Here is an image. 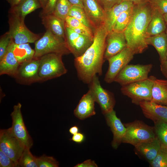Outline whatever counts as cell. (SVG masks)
Returning <instances> with one entry per match:
<instances>
[{
  "mask_svg": "<svg viewBox=\"0 0 167 167\" xmlns=\"http://www.w3.org/2000/svg\"><path fill=\"white\" fill-rule=\"evenodd\" d=\"M0 167H17V164L0 149Z\"/></svg>",
  "mask_w": 167,
  "mask_h": 167,
  "instance_id": "obj_39",
  "label": "cell"
},
{
  "mask_svg": "<svg viewBox=\"0 0 167 167\" xmlns=\"http://www.w3.org/2000/svg\"><path fill=\"white\" fill-rule=\"evenodd\" d=\"M144 116L154 122L167 123V105H158L150 101H144L139 104Z\"/></svg>",
  "mask_w": 167,
  "mask_h": 167,
  "instance_id": "obj_17",
  "label": "cell"
},
{
  "mask_svg": "<svg viewBox=\"0 0 167 167\" xmlns=\"http://www.w3.org/2000/svg\"><path fill=\"white\" fill-rule=\"evenodd\" d=\"M84 9L93 28L103 24L105 12L96 0H83Z\"/></svg>",
  "mask_w": 167,
  "mask_h": 167,
  "instance_id": "obj_16",
  "label": "cell"
},
{
  "mask_svg": "<svg viewBox=\"0 0 167 167\" xmlns=\"http://www.w3.org/2000/svg\"><path fill=\"white\" fill-rule=\"evenodd\" d=\"M85 136L82 133L78 132L73 135L71 140L78 143H81L85 139Z\"/></svg>",
  "mask_w": 167,
  "mask_h": 167,
  "instance_id": "obj_43",
  "label": "cell"
},
{
  "mask_svg": "<svg viewBox=\"0 0 167 167\" xmlns=\"http://www.w3.org/2000/svg\"><path fill=\"white\" fill-rule=\"evenodd\" d=\"M150 101L155 104L167 105V80L156 79L152 91Z\"/></svg>",
  "mask_w": 167,
  "mask_h": 167,
  "instance_id": "obj_25",
  "label": "cell"
},
{
  "mask_svg": "<svg viewBox=\"0 0 167 167\" xmlns=\"http://www.w3.org/2000/svg\"><path fill=\"white\" fill-rule=\"evenodd\" d=\"M42 23L46 30L53 34L65 39V21L56 16L53 14L40 16Z\"/></svg>",
  "mask_w": 167,
  "mask_h": 167,
  "instance_id": "obj_22",
  "label": "cell"
},
{
  "mask_svg": "<svg viewBox=\"0 0 167 167\" xmlns=\"http://www.w3.org/2000/svg\"><path fill=\"white\" fill-rule=\"evenodd\" d=\"M148 45L153 46L157 51L160 62L165 61L167 54V34L165 32L159 34L147 37L146 40Z\"/></svg>",
  "mask_w": 167,
  "mask_h": 167,
  "instance_id": "obj_27",
  "label": "cell"
},
{
  "mask_svg": "<svg viewBox=\"0 0 167 167\" xmlns=\"http://www.w3.org/2000/svg\"><path fill=\"white\" fill-rule=\"evenodd\" d=\"M95 100L88 90L80 100L74 111L75 116L80 120H84L96 114Z\"/></svg>",
  "mask_w": 167,
  "mask_h": 167,
  "instance_id": "obj_19",
  "label": "cell"
},
{
  "mask_svg": "<svg viewBox=\"0 0 167 167\" xmlns=\"http://www.w3.org/2000/svg\"><path fill=\"white\" fill-rule=\"evenodd\" d=\"M160 66L162 73L167 78V54L166 59L165 61L161 62Z\"/></svg>",
  "mask_w": 167,
  "mask_h": 167,
  "instance_id": "obj_44",
  "label": "cell"
},
{
  "mask_svg": "<svg viewBox=\"0 0 167 167\" xmlns=\"http://www.w3.org/2000/svg\"><path fill=\"white\" fill-rule=\"evenodd\" d=\"M8 23V32L15 44L35 43L40 38L39 34L33 33L27 27L24 20L12 13H9Z\"/></svg>",
  "mask_w": 167,
  "mask_h": 167,
  "instance_id": "obj_7",
  "label": "cell"
},
{
  "mask_svg": "<svg viewBox=\"0 0 167 167\" xmlns=\"http://www.w3.org/2000/svg\"><path fill=\"white\" fill-rule=\"evenodd\" d=\"M165 32L166 33V34H167V28H166V31H165Z\"/></svg>",
  "mask_w": 167,
  "mask_h": 167,
  "instance_id": "obj_51",
  "label": "cell"
},
{
  "mask_svg": "<svg viewBox=\"0 0 167 167\" xmlns=\"http://www.w3.org/2000/svg\"><path fill=\"white\" fill-rule=\"evenodd\" d=\"M125 134L122 143L135 146L137 144L156 137L154 127L148 126L138 120L126 124Z\"/></svg>",
  "mask_w": 167,
  "mask_h": 167,
  "instance_id": "obj_6",
  "label": "cell"
},
{
  "mask_svg": "<svg viewBox=\"0 0 167 167\" xmlns=\"http://www.w3.org/2000/svg\"><path fill=\"white\" fill-rule=\"evenodd\" d=\"M127 47L124 32L111 31L108 33L106 38L104 61L120 53Z\"/></svg>",
  "mask_w": 167,
  "mask_h": 167,
  "instance_id": "obj_15",
  "label": "cell"
},
{
  "mask_svg": "<svg viewBox=\"0 0 167 167\" xmlns=\"http://www.w3.org/2000/svg\"><path fill=\"white\" fill-rule=\"evenodd\" d=\"M39 58L32 59L20 64L14 77L19 84L29 85L40 82L38 75Z\"/></svg>",
  "mask_w": 167,
  "mask_h": 167,
  "instance_id": "obj_14",
  "label": "cell"
},
{
  "mask_svg": "<svg viewBox=\"0 0 167 167\" xmlns=\"http://www.w3.org/2000/svg\"><path fill=\"white\" fill-rule=\"evenodd\" d=\"M25 148L12 134L10 128L0 131V149L15 162H18Z\"/></svg>",
  "mask_w": 167,
  "mask_h": 167,
  "instance_id": "obj_11",
  "label": "cell"
},
{
  "mask_svg": "<svg viewBox=\"0 0 167 167\" xmlns=\"http://www.w3.org/2000/svg\"><path fill=\"white\" fill-rule=\"evenodd\" d=\"M41 5L42 8L44 9L46 6L48 0H39Z\"/></svg>",
  "mask_w": 167,
  "mask_h": 167,
  "instance_id": "obj_49",
  "label": "cell"
},
{
  "mask_svg": "<svg viewBox=\"0 0 167 167\" xmlns=\"http://www.w3.org/2000/svg\"><path fill=\"white\" fill-rule=\"evenodd\" d=\"M65 26L70 28H77L84 29L87 31L92 32V29L86 26L76 19L68 16L65 19Z\"/></svg>",
  "mask_w": 167,
  "mask_h": 167,
  "instance_id": "obj_37",
  "label": "cell"
},
{
  "mask_svg": "<svg viewBox=\"0 0 167 167\" xmlns=\"http://www.w3.org/2000/svg\"><path fill=\"white\" fill-rule=\"evenodd\" d=\"M132 2L134 5L147 2L149 0H126Z\"/></svg>",
  "mask_w": 167,
  "mask_h": 167,
  "instance_id": "obj_48",
  "label": "cell"
},
{
  "mask_svg": "<svg viewBox=\"0 0 167 167\" xmlns=\"http://www.w3.org/2000/svg\"><path fill=\"white\" fill-rule=\"evenodd\" d=\"M108 33L104 24L96 28L92 44L82 55L75 59L78 76L85 84H89L95 76L102 74Z\"/></svg>",
  "mask_w": 167,
  "mask_h": 167,
  "instance_id": "obj_1",
  "label": "cell"
},
{
  "mask_svg": "<svg viewBox=\"0 0 167 167\" xmlns=\"http://www.w3.org/2000/svg\"><path fill=\"white\" fill-rule=\"evenodd\" d=\"M152 10L149 1L134 5L133 7L131 18L124 32L127 47L135 54L142 53L148 47L146 32Z\"/></svg>",
  "mask_w": 167,
  "mask_h": 167,
  "instance_id": "obj_2",
  "label": "cell"
},
{
  "mask_svg": "<svg viewBox=\"0 0 167 167\" xmlns=\"http://www.w3.org/2000/svg\"><path fill=\"white\" fill-rule=\"evenodd\" d=\"M154 123V128L156 136L161 144L167 146V123L157 122Z\"/></svg>",
  "mask_w": 167,
  "mask_h": 167,
  "instance_id": "obj_34",
  "label": "cell"
},
{
  "mask_svg": "<svg viewBox=\"0 0 167 167\" xmlns=\"http://www.w3.org/2000/svg\"><path fill=\"white\" fill-rule=\"evenodd\" d=\"M156 79L154 76H151L145 79L122 86L121 92L137 105H139L142 102L150 101L152 88Z\"/></svg>",
  "mask_w": 167,
  "mask_h": 167,
  "instance_id": "obj_5",
  "label": "cell"
},
{
  "mask_svg": "<svg viewBox=\"0 0 167 167\" xmlns=\"http://www.w3.org/2000/svg\"><path fill=\"white\" fill-rule=\"evenodd\" d=\"M152 9V17L146 32L147 37L165 32L167 27L163 15L157 10Z\"/></svg>",
  "mask_w": 167,
  "mask_h": 167,
  "instance_id": "obj_26",
  "label": "cell"
},
{
  "mask_svg": "<svg viewBox=\"0 0 167 167\" xmlns=\"http://www.w3.org/2000/svg\"><path fill=\"white\" fill-rule=\"evenodd\" d=\"M89 90L95 102L99 105L105 114L113 110L115 104L113 94L101 86L97 75L95 76L88 84Z\"/></svg>",
  "mask_w": 167,
  "mask_h": 167,
  "instance_id": "obj_9",
  "label": "cell"
},
{
  "mask_svg": "<svg viewBox=\"0 0 167 167\" xmlns=\"http://www.w3.org/2000/svg\"><path fill=\"white\" fill-rule=\"evenodd\" d=\"M103 9L106 11L124 0H96Z\"/></svg>",
  "mask_w": 167,
  "mask_h": 167,
  "instance_id": "obj_40",
  "label": "cell"
},
{
  "mask_svg": "<svg viewBox=\"0 0 167 167\" xmlns=\"http://www.w3.org/2000/svg\"><path fill=\"white\" fill-rule=\"evenodd\" d=\"M150 164L152 167H167V146L161 144L158 153Z\"/></svg>",
  "mask_w": 167,
  "mask_h": 167,
  "instance_id": "obj_33",
  "label": "cell"
},
{
  "mask_svg": "<svg viewBox=\"0 0 167 167\" xmlns=\"http://www.w3.org/2000/svg\"><path fill=\"white\" fill-rule=\"evenodd\" d=\"M148 1L152 8L157 10L162 15L167 13V0H149Z\"/></svg>",
  "mask_w": 167,
  "mask_h": 167,
  "instance_id": "obj_38",
  "label": "cell"
},
{
  "mask_svg": "<svg viewBox=\"0 0 167 167\" xmlns=\"http://www.w3.org/2000/svg\"><path fill=\"white\" fill-rule=\"evenodd\" d=\"M62 56L59 54L50 53L39 58L40 82L59 77L67 72V70L62 61Z\"/></svg>",
  "mask_w": 167,
  "mask_h": 167,
  "instance_id": "obj_4",
  "label": "cell"
},
{
  "mask_svg": "<svg viewBox=\"0 0 167 167\" xmlns=\"http://www.w3.org/2000/svg\"><path fill=\"white\" fill-rule=\"evenodd\" d=\"M57 0H48L45 8L42 10L40 16L52 14Z\"/></svg>",
  "mask_w": 167,
  "mask_h": 167,
  "instance_id": "obj_41",
  "label": "cell"
},
{
  "mask_svg": "<svg viewBox=\"0 0 167 167\" xmlns=\"http://www.w3.org/2000/svg\"><path fill=\"white\" fill-rule=\"evenodd\" d=\"M104 115L107 124L113 134L112 146L114 148L117 149L122 143L126 128L120 119L117 117L116 112L113 110Z\"/></svg>",
  "mask_w": 167,
  "mask_h": 167,
  "instance_id": "obj_18",
  "label": "cell"
},
{
  "mask_svg": "<svg viewBox=\"0 0 167 167\" xmlns=\"http://www.w3.org/2000/svg\"><path fill=\"white\" fill-rule=\"evenodd\" d=\"M98 165L94 161L91 159L87 160L83 162L79 163L74 167H97Z\"/></svg>",
  "mask_w": 167,
  "mask_h": 167,
  "instance_id": "obj_42",
  "label": "cell"
},
{
  "mask_svg": "<svg viewBox=\"0 0 167 167\" xmlns=\"http://www.w3.org/2000/svg\"><path fill=\"white\" fill-rule=\"evenodd\" d=\"M17 167H38L36 157L32 155L29 149H24L18 162Z\"/></svg>",
  "mask_w": 167,
  "mask_h": 167,
  "instance_id": "obj_32",
  "label": "cell"
},
{
  "mask_svg": "<svg viewBox=\"0 0 167 167\" xmlns=\"http://www.w3.org/2000/svg\"><path fill=\"white\" fill-rule=\"evenodd\" d=\"M152 67V64L126 65L120 72L114 82L122 86L147 79Z\"/></svg>",
  "mask_w": 167,
  "mask_h": 167,
  "instance_id": "obj_8",
  "label": "cell"
},
{
  "mask_svg": "<svg viewBox=\"0 0 167 167\" xmlns=\"http://www.w3.org/2000/svg\"><path fill=\"white\" fill-rule=\"evenodd\" d=\"M14 54L19 64L30 60L34 56L35 51L29 43L17 44L14 43Z\"/></svg>",
  "mask_w": 167,
  "mask_h": 167,
  "instance_id": "obj_28",
  "label": "cell"
},
{
  "mask_svg": "<svg viewBox=\"0 0 167 167\" xmlns=\"http://www.w3.org/2000/svg\"><path fill=\"white\" fill-rule=\"evenodd\" d=\"M72 5H75L84 8L83 0H68Z\"/></svg>",
  "mask_w": 167,
  "mask_h": 167,
  "instance_id": "obj_45",
  "label": "cell"
},
{
  "mask_svg": "<svg viewBox=\"0 0 167 167\" xmlns=\"http://www.w3.org/2000/svg\"><path fill=\"white\" fill-rule=\"evenodd\" d=\"M22 0H6L11 7L19 3Z\"/></svg>",
  "mask_w": 167,
  "mask_h": 167,
  "instance_id": "obj_47",
  "label": "cell"
},
{
  "mask_svg": "<svg viewBox=\"0 0 167 167\" xmlns=\"http://www.w3.org/2000/svg\"><path fill=\"white\" fill-rule=\"evenodd\" d=\"M72 6L68 0H57L52 14L65 21Z\"/></svg>",
  "mask_w": 167,
  "mask_h": 167,
  "instance_id": "obj_30",
  "label": "cell"
},
{
  "mask_svg": "<svg viewBox=\"0 0 167 167\" xmlns=\"http://www.w3.org/2000/svg\"><path fill=\"white\" fill-rule=\"evenodd\" d=\"M134 5L132 2L124 0L105 11V16L103 24L108 33L112 31L114 23L119 15L122 12L132 8Z\"/></svg>",
  "mask_w": 167,
  "mask_h": 167,
  "instance_id": "obj_21",
  "label": "cell"
},
{
  "mask_svg": "<svg viewBox=\"0 0 167 167\" xmlns=\"http://www.w3.org/2000/svg\"><path fill=\"white\" fill-rule=\"evenodd\" d=\"M68 16L76 19L92 29L93 28L83 8L77 5H72L69 11Z\"/></svg>",
  "mask_w": 167,
  "mask_h": 167,
  "instance_id": "obj_31",
  "label": "cell"
},
{
  "mask_svg": "<svg viewBox=\"0 0 167 167\" xmlns=\"http://www.w3.org/2000/svg\"><path fill=\"white\" fill-rule=\"evenodd\" d=\"M13 41L8 32L1 36L0 39V60L4 56Z\"/></svg>",
  "mask_w": 167,
  "mask_h": 167,
  "instance_id": "obj_36",
  "label": "cell"
},
{
  "mask_svg": "<svg viewBox=\"0 0 167 167\" xmlns=\"http://www.w3.org/2000/svg\"><path fill=\"white\" fill-rule=\"evenodd\" d=\"M132 8L133 7L122 12L119 15L114 23L112 31L118 32H124L131 18Z\"/></svg>",
  "mask_w": 167,
  "mask_h": 167,
  "instance_id": "obj_29",
  "label": "cell"
},
{
  "mask_svg": "<svg viewBox=\"0 0 167 167\" xmlns=\"http://www.w3.org/2000/svg\"><path fill=\"white\" fill-rule=\"evenodd\" d=\"M38 167H58L59 163L54 157L43 155L36 157Z\"/></svg>",
  "mask_w": 167,
  "mask_h": 167,
  "instance_id": "obj_35",
  "label": "cell"
},
{
  "mask_svg": "<svg viewBox=\"0 0 167 167\" xmlns=\"http://www.w3.org/2000/svg\"><path fill=\"white\" fill-rule=\"evenodd\" d=\"M163 16L165 23L167 25V13L163 15Z\"/></svg>",
  "mask_w": 167,
  "mask_h": 167,
  "instance_id": "obj_50",
  "label": "cell"
},
{
  "mask_svg": "<svg viewBox=\"0 0 167 167\" xmlns=\"http://www.w3.org/2000/svg\"><path fill=\"white\" fill-rule=\"evenodd\" d=\"M135 54L132 50L127 47L109 58L107 60L109 67L105 76V81L109 84L114 82L120 72L133 58Z\"/></svg>",
  "mask_w": 167,
  "mask_h": 167,
  "instance_id": "obj_12",
  "label": "cell"
},
{
  "mask_svg": "<svg viewBox=\"0 0 167 167\" xmlns=\"http://www.w3.org/2000/svg\"><path fill=\"white\" fill-rule=\"evenodd\" d=\"M161 143L156 136L135 145L136 150L143 155L150 164L158 153Z\"/></svg>",
  "mask_w": 167,
  "mask_h": 167,
  "instance_id": "obj_23",
  "label": "cell"
},
{
  "mask_svg": "<svg viewBox=\"0 0 167 167\" xmlns=\"http://www.w3.org/2000/svg\"><path fill=\"white\" fill-rule=\"evenodd\" d=\"M13 41L4 56L0 60V75H7L13 77L15 76L20 64L13 51Z\"/></svg>",
  "mask_w": 167,
  "mask_h": 167,
  "instance_id": "obj_20",
  "label": "cell"
},
{
  "mask_svg": "<svg viewBox=\"0 0 167 167\" xmlns=\"http://www.w3.org/2000/svg\"><path fill=\"white\" fill-rule=\"evenodd\" d=\"M21 107L20 103L14 106L11 114L12 125L10 129L25 148L30 149L33 145V142L24 124L21 111Z\"/></svg>",
  "mask_w": 167,
  "mask_h": 167,
  "instance_id": "obj_10",
  "label": "cell"
},
{
  "mask_svg": "<svg viewBox=\"0 0 167 167\" xmlns=\"http://www.w3.org/2000/svg\"><path fill=\"white\" fill-rule=\"evenodd\" d=\"M69 131L71 134L73 135L79 132V129L77 126H74L70 128Z\"/></svg>",
  "mask_w": 167,
  "mask_h": 167,
  "instance_id": "obj_46",
  "label": "cell"
},
{
  "mask_svg": "<svg viewBox=\"0 0 167 167\" xmlns=\"http://www.w3.org/2000/svg\"><path fill=\"white\" fill-rule=\"evenodd\" d=\"M35 43L34 57L39 58L45 54L56 53L62 55L71 53L65 39L46 30L43 36Z\"/></svg>",
  "mask_w": 167,
  "mask_h": 167,
  "instance_id": "obj_3",
  "label": "cell"
},
{
  "mask_svg": "<svg viewBox=\"0 0 167 167\" xmlns=\"http://www.w3.org/2000/svg\"><path fill=\"white\" fill-rule=\"evenodd\" d=\"M42 6L39 0H22L17 5L11 7L9 13L24 20L26 16Z\"/></svg>",
  "mask_w": 167,
  "mask_h": 167,
  "instance_id": "obj_24",
  "label": "cell"
},
{
  "mask_svg": "<svg viewBox=\"0 0 167 167\" xmlns=\"http://www.w3.org/2000/svg\"><path fill=\"white\" fill-rule=\"evenodd\" d=\"M93 38L79 34L65 26V40L67 47L75 58L82 55L91 45Z\"/></svg>",
  "mask_w": 167,
  "mask_h": 167,
  "instance_id": "obj_13",
  "label": "cell"
}]
</instances>
